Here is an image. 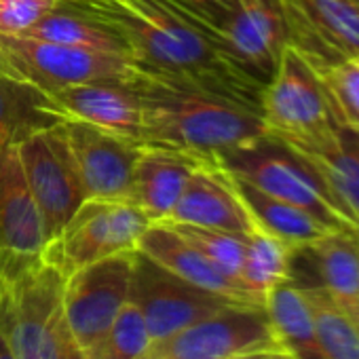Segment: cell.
Instances as JSON below:
<instances>
[{
	"label": "cell",
	"mask_w": 359,
	"mask_h": 359,
	"mask_svg": "<svg viewBox=\"0 0 359 359\" xmlns=\"http://www.w3.org/2000/svg\"><path fill=\"white\" fill-rule=\"evenodd\" d=\"M106 24L140 72L189 83L260 110L264 83L239 68L218 43L169 0H70Z\"/></svg>",
	"instance_id": "cell-1"
},
{
	"label": "cell",
	"mask_w": 359,
	"mask_h": 359,
	"mask_svg": "<svg viewBox=\"0 0 359 359\" xmlns=\"http://www.w3.org/2000/svg\"><path fill=\"white\" fill-rule=\"evenodd\" d=\"M129 81L142 100V146L173 148L218 163L269 133L262 112L239 100L137 68Z\"/></svg>",
	"instance_id": "cell-2"
},
{
	"label": "cell",
	"mask_w": 359,
	"mask_h": 359,
	"mask_svg": "<svg viewBox=\"0 0 359 359\" xmlns=\"http://www.w3.org/2000/svg\"><path fill=\"white\" fill-rule=\"evenodd\" d=\"M64 279L41 262L0 300V332L15 359H85L64 311Z\"/></svg>",
	"instance_id": "cell-3"
},
{
	"label": "cell",
	"mask_w": 359,
	"mask_h": 359,
	"mask_svg": "<svg viewBox=\"0 0 359 359\" xmlns=\"http://www.w3.org/2000/svg\"><path fill=\"white\" fill-rule=\"evenodd\" d=\"M218 165L262 193L309 212L334 233L359 235L319 173L273 133L224 154Z\"/></svg>",
	"instance_id": "cell-4"
},
{
	"label": "cell",
	"mask_w": 359,
	"mask_h": 359,
	"mask_svg": "<svg viewBox=\"0 0 359 359\" xmlns=\"http://www.w3.org/2000/svg\"><path fill=\"white\" fill-rule=\"evenodd\" d=\"M133 70V62L123 53L0 34V74L45 93L97 81H125Z\"/></svg>",
	"instance_id": "cell-5"
},
{
	"label": "cell",
	"mask_w": 359,
	"mask_h": 359,
	"mask_svg": "<svg viewBox=\"0 0 359 359\" xmlns=\"http://www.w3.org/2000/svg\"><path fill=\"white\" fill-rule=\"evenodd\" d=\"M152 222L129 199H87L43 250V262L64 277L102 258L135 250Z\"/></svg>",
	"instance_id": "cell-6"
},
{
	"label": "cell",
	"mask_w": 359,
	"mask_h": 359,
	"mask_svg": "<svg viewBox=\"0 0 359 359\" xmlns=\"http://www.w3.org/2000/svg\"><path fill=\"white\" fill-rule=\"evenodd\" d=\"M28 187L43 218L45 245L55 239L87 201L66 123L34 131L18 144Z\"/></svg>",
	"instance_id": "cell-7"
},
{
	"label": "cell",
	"mask_w": 359,
	"mask_h": 359,
	"mask_svg": "<svg viewBox=\"0 0 359 359\" xmlns=\"http://www.w3.org/2000/svg\"><path fill=\"white\" fill-rule=\"evenodd\" d=\"M260 112L269 133L287 144H315L338 127L317 72L290 45L264 87Z\"/></svg>",
	"instance_id": "cell-8"
},
{
	"label": "cell",
	"mask_w": 359,
	"mask_h": 359,
	"mask_svg": "<svg viewBox=\"0 0 359 359\" xmlns=\"http://www.w3.org/2000/svg\"><path fill=\"white\" fill-rule=\"evenodd\" d=\"M281 348L266 306L226 304L214 315L152 342L142 359H231Z\"/></svg>",
	"instance_id": "cell-9"
},
{
	"label": "cell",
	"mask_w": 359,
	"mask_h": 359,
	"mask_svg": "<svg viewBox=\"0 0 359 359\" xmlns=\"http://www.w3.org/2000/svg\"><path fill=\"white\" fill-rule=\"evenodd\" d=\"M135 250L91 262L64 279V311L83 351L93 346L129 302Z\"/></svg>",
	"instance_id": "cell-10"
},
{
	"label": "cell",
	"mask_w": 359,
	"mask_h": 359,
	"mask_svg": "<svg viewBox=\"0 0 359 359\" xmlns=\"http://www.w3.org/2000/svg\"><path fill=\"white\" fill-rule=\"evenodd\" d=\"M129 298L140 306L152 342L184 330L231 300L180 279L135 250ZM239 304V302H237Z\"/></svg>",
	"instance_id": "cell-11"
},
{
	"label": "cell",
	"mask_w": 359,
	"mask_h": 359,
	"mask_svg": "<svg viewBox=\"0 0 359 359\" xmlns=\"http://www.w3.org/2000/svg\"><path fill=\"white\" fill-rule=\"evenodd\" d=\"M294 47L315 72L359 57L357 0H277Z\"/></svg>",
	"instance_id": "cell-12"
},
{
	"label": "cell",
	"mask_w": 359,
	"mask_h": 359,
	"mask_svg": "<svg viewBox=\"0 0 359 359\" xmlns=\"http://www.w3.org/2000/svg\"><path fill=\"white\" fill-rule=\"evenodd\" d=\"M205 32L239 68L264 85L290 45L277 0H237L235 7Z\"/></svg>",
	"instance_id": "cell-13"
},
{
	"label": "cell",
	"mask_w": 359,
	"mask_h": 359,
	"mask_svg": "<svg viewBox=\"0 0 359 359\" xmlns=\"http://www.w3.org/2000/svg\"><path fill=\"white\" fill-rule=\"evenodd\" d=\"M68 142L87 199H129L142 146L85 121H66Z\"/></svg>",
	"instance_id": "cell-14"
},
{
	"label": "cell",
	"mask_w": 359,
	"mask_h": 359,
	"mask_svg": "<svg viewBox=\"0 0 359 359\" xmlns=\"http://www.w3.org/2000/svg\"><path fill=\"white\" fill-rule=\"evenodd\" d=\"M165 224H191L245 237L258 231L233 184L231 173L218 163H205L191 175Z\"/></svg>",
	"instance_id": "cell-15"
},
{
	"label": "cell",
	"mask_w": 359,
	"mask_h": 359,
	"mask_svg": "<svg viewBox=\"0 0 359 359\" xmlns=\"http://www.w3.org/2000/svg\"><path fill=\"white\" fill-rule=\"evenodd\" d=\"M49 95L66 121H85L140 144L142 100L129 79L85 83Z\"/></svg>",
	"instance_id": "cell-16"
},
{
	"label": "cell",
	"mask_w": 359,
	"mask_h": 359,
	"mask_svg": "<svg viewBox=\"0 0 359 359\" xmlns=\"http://www.w3.org/2000/svg\"><path fill=\"white\" fill-rule=\"evenodd\" d=\"M135 250L169 271L171 275L184 279L205 292L222 296L231 302L239 304H256L264 306L252 292H248L239 281L224 275L218 266H214L189 239H184L173 226L156 222L146 229L140 237Z\"/></svg>",
	"instance_id": "cell-17"
},
{
	"label": "cell",
	"mask_w": 359,
	"mask_h": 359,
	"mask_svg": "<svg viewBox=\"0 0 359 359\" xmlns=\"http://www.w3.org/2000/svg\"><path fill=\"white\" fill-rule=\"evenodd\" d=\"M205 163L214 161L173 148L142 146L131 175L129 201H133L152 224L165 222L182 197L191 175Z\"/></svg>",
	"instance_id": "cell-18"
},
{
	"label": "cell",
	"mask_w": 359,
	"mask_h": 359,
	"mask_svg": "<svg viewBox=\"0 0 359 359\" xmlns=\"http://www.w3.org/2000/svg\"><path fill=\"white\" fill-rule=\"evenodd\" d=\"M313 275H292V279L321 285L330 298L359 327V235L330 233L315 243L296 250Z\"/></svg>",
	"instance_id": "cell-19"
},
{
	"label": "cell",
	"mask_w": 359,
	"mask_h": 359,
	"mask_svg": "<svg viewBox=\"0 0 359 359\" xmlns=\"http://www.w3.org/2000/svg\"><path fill=\"white\" fill-rule=\"evenodd\" d=\"M287 146L319 173L344 216L359 231V131L336 127L315 144Z\"/></svg>",
	"instance_id": "cell-20"
},
{
	"label": "cell",
	"mask_w": 359,
	"mask_h": 359,
	"mask_svg": "<svg viewBox=\"0 0 359 359\" xmlns=\"http://www.w3.org/2000/svg\"><path fill=\"white\" fill-rule=\"evenodd\" d=\"M233 177V184L241 197V201L245 203L250 216L254 218L256 226L277 239H281L283 243L292 245L294 250L306 248L311 243H315L317 239L334 233L327 226H323L315 216H311L309 212L281 201L273 195L262 193L260 189L243 182V180Z\"/></svg>",
	"instance_id": "cell-21"
},
{
	"label": "cell",
	"mask_w": 359,
	"mask_h": 359,
	"mask_svg": "<svg viewBox=\"0 0 359 359\" xmlns=\"http://www.w3.org/2000/svg\"><path fill=\"white\" fill-rule=\"evenodd\" d=\"M266 313L283 351L296 359H327L317 338L309 300L294 279H287L269 292Z\"/></svg>",
	"instance_id": "cell-22"
},
{
	"label": "cell",
	"mask_w": 359,
	"mask_h": 359,
	"mask_svg": "<svg viewBox=\"0 0 359 359\" xmlns=\"http://www.w3.org/2000/svg\"><path fill=\"white\" fill-rule=\"evenodd\" d=\"M66 123L49 93L0 74V154L34 131Z\"/></svg>",
	"instance_id": "cell-23"
},
{
	"label": "cell",
	"mask_w": 359,
	"mask_h": 359,
	"mask_svg": "<svg viewBox=\"0 0 359 359\" xmlns=\"http://www.w3.org/2000/svg\"><path fill=\"white\" fill-rule=\"evenodd\" d=\"M20 36L127 55L123 41L106 24L97 22L83 9L74 7L70 0H62V5L57 9H53L49 15H45L39 24H34L30 30H26Z\"/></svg>",
	"instance_id": "cell-24"
},
{
	"label": "cell",
	"mask_w": 359,
	"mask_h": 359,
	"mask_svg": "<svg viewBox=\"0 0 359 359\" xmlns=\"http://www.w3.org/2000/svg\"><path fill=\"white\" fill-rule=\"evenodd\" d=\"M296 250L281 239L254 231L245 241V258L241 266V283L264 302L273 287L292 279V260Z\"/></svg>",
	"instance_id": "cell-25"
},
{
	"label": "cell",
	"mask_w": 359,
	"mask_h": 359,
	"mask_svg": "<svg viewBox=\"0 0 359 359\" xmlns=\"http://www.w3.org/2000/svg\"><path fill=\"white\" fill-rule=\"evenodd\" d=\"M311 306L319 344L327 359H359V327L355 321L330 298V294L313 283L294 279Z\"/></svg>",
	"instance_id": "cell-26"
},
{
	"label": "cell",
	"mask_w": 359,
	"mask_h": 359,
	"mask_svg": "<svg viewBox=\"0 0 359 359\" xmlns=\"http://www.w3.org/2000/svg\"><path fill=\"white\" fill-rule=\"evenodd\" d=\"M152 344L140 306L129 298L104 336L85 351V359H142Z\"/></svg>",
	"instance_id": "cell-27"
},
{
	"label": "cell",
	"mask_w": 359,
	"mask_h": 359,
	"mask_svg": "<svg viewBox=\"0 0 359 359\" xmlns=\"http://www.w3.org/2000/svg\"><path fill=\"white\" fill-rule=\"evenodd\" d=\"M330 114L338 127L359 131V57H348L317 72Z\"/></svg>",
	"instance_id": "cell-28"
},
{
	"label": "cell",
	"mask_w": 359,
	"mask_h": 359,
	"mask_svg": "<svg viewBox=\"0 0 359 359\" xmlns=\"http://www.w3.org/2000/svg\"><path fill=\"white\" fill-rule=\"evenodd\" d=\"M169 226H173L184 239H189L224 275H229L231 279L241 283V266H243L245 241H248L245 235L226 233V231H214V229H201V226H191V224H169Z\"/></svg>",
	"instance_id": "cell-29"
},
{
	"label": "cell",
	"mask_w": 359,
	"mask_h": 359,
	"mask_svg": "<svg viewBox=\"0 0 359 359\" xmlns=\"http://www.w3.org/2000/svg\"><path fill=\"white\" fill-rule=\"evenodd\" d=\"M62 5V0H0V34L20 36Z\"/></svg>",
	"instance_id": "cell-30"
},
{
	"label": "cell",
	"mask_w": 359,
	"mask_h": 359,
	"mask_svg": "<svg viewBox=\"0 0 359 359\" xmlns=\"http://www.w3.org/2000/svg\"><path fill=\"white\" fill-rule=\"evenodd\" d=\"M189 20H193L199 28L210 30L220 18L226 15L235 7L237 0H169Z\"/></svg>",
	"instance_id": "cell-31"
},
{
	"label": "cell",
	"mask_w": 359,
	"mask_h": 359,
	"mask_svg": "<svg viewBox=\"0 0 359 359\" xmlns=\"http://www.w3.org/2000/svg\"><path fill=\"white\" fill-rule=\"evenodd\" d=\"M0 359H15L13 351H11V344L7 340V336L0 332Z\"/></svg>",
	"instance_id": "cell-32"
},
{
	"label": "cell",
	"mask_w": 359,
	"mask_h": 359,
	"mask_svg": "<svg viewBox=\"0 0 359 359\" xmlns=\"http://www.w3.org/2000/svg\"><path fill=\"white\" fill-rule=\"evenodd\" d=\"M273 351H250V353H241V355H235L231 359H269Z\"/></svg>",
	"instance_id": "cell-33"
},
{
	"label": "cell",
	"mask_w": 359,
	"mask_h": 359,
	"mask_svg": "<svg viewBox=\"0 0 359 359\" xmlns=\"http://www.w3.org/2000/svg\"><path fill=\"white\" fill-rule=\"evenodd\" d=\"M269 359H296V357H292V355H290L287 351H283V348H277V351L271 353Z\"/></svg>",
	"instance_id": "cell-34"
},
{
	"label": "cell",
	"mask_w": 359,
	"mask_h": 359,
	"mask_svg": "<svg viewBox=\"0 0 359 359\" xmlns=\"http://www.w3.org/2000/svg\"><path fill=\"white\" fill-rule=\"evenodd\" d=\"M357 3H359V0H357Z\"/></svg>",
	"instance_id": "cell-35"
}]
</instances>
